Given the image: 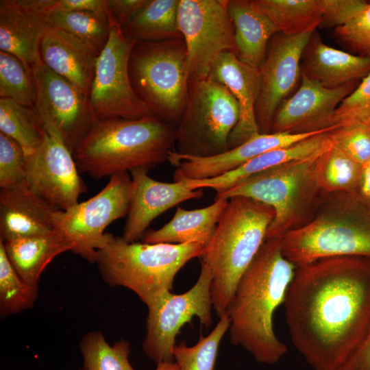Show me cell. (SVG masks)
Masks as SVG:
<instances>
[{
  "mask_svg": "<svg viewBox=\"0 0 370 370\" xmlns=\"http://www.w3.org/2000/svg\"><path fill=\"white\" fill-rule=\"evenodd\" d=\"M295 347L314 370H338L370 325V257L296 267L284 301Z\"/></svg>",
  "mask_w": 370,
  "mask_h": 370,
  "instance_id": "cell-1",
  "label": "cell"
},
{
  "mask_svg": "<svg viewBox=\"0 0 370 370\" xmlns=\"http://www.w3.org/2000/svg\"><path fill=\"white\" fill-rule=\"evenodd\" d=\"M295 269L282 253L280 238H266L237 284L227 310L230 340L258 362L276 363L287 352L274 332L273 315Z\"/></svg>",
  "mask_w": 370,
  "mask_h": 370,
  "instance_id": "cell-2",
  "label": "cell"
},
{
  "mask_svg": "<svg viewBox=\"0 0 370 370\" xmlns=\"http://www.w3.org/2000/svg\"><path fill=\"white\" fill-rule=\"evenodd\" d=\"M176 127L154 114L139 119L98 120L73 156L79 173L99 180L167 160Z\"/></svg>",
  "mask_w": 370,
  "mask_h": 370,
  "instance_id": "cell-3",
  "label": "cell"
},
{
  "mask_svg": "<svg viewBox=\"0 0 370 370\" xmlns=\"http://www.w3.org/2000/svg\"><path fill=\"white\" fill-rule=\"evenodd\" d=\"M273 209L244 197L228 199L214 232L199 258L212 275V307L221 317L237 284L266 239Z\"/></svg>",
  "mask_w": 370,
  "mask_h": 370,
  "instance_id": "cell-4",
  "label": "cell"
},
{
  "mask_svg": "<svg viewBox=\"0 0 370 370\" xmlns=\"http://www.w3.org/2000/svg\"><path fill=\"white\" fill-rule=\"evenodd\" d=\"M280 242L296 267L332 257H370V204L359 192L325 194L310 221Z\"/></svg>",
  "mask_w": 370,
  "mask_h": 370,
  "instance_id": "cell-5",
  "label": "cell"
},
{
  "mask_svg": "<svg viewBox=\"0 0 370 370\" xmlns=\"http://www.w3.org/2000/svg\"><path fill=\"white\" fill-rule=\"evenodd\" d=\"M206 245L202 242L128 243L108 233L106 245L97 251L96 263L108 284L132 291L149 306L172 290L179 271L199 258Z\"/></svg>",
  "mask_w": 370,
  "mask_h": 370,
  "instance_id": "cell-6",
  "label": "cell"
},
{
  "mask_svg": "<svg viewBox=\"0 0 370 370\" xmlns=\"http://www.w3.org/2000/svg\"><path fill=\"white\" fill-rule=\"evenodd\" d=\"M330 143L310 156L258 173L214 199L244 197L271 207L275 216L266 238H281L310 221L325 195L318 183L317 164Z\"/></svg>",
  "mask_w": 370,
  "mask_h": 370,
  "instance_id": "cell-7",
  "label": "cell"
},
{
  "mask_svg": "<svg viewBox=\"0 0 370 370\" xmlns=\"http://www.w3.org/2000/svg\"><path fill=\"white\" fill-rule=\"evenodd\" d=\"M129 73L135 92L152 114L176 127L190 82L184 39L136 42L130 58Z\"/></svg>",
  "mask_w": 370,
  "mask_h": 370,
  "instance_id": "cell-8",
  "label": "cell"
},
{
  "mask_svg": "<svg viewBox=\"0 0 370 370\" xmlns=\"http://www.w3.org/2000/svg\"><path fill=\"white\" fill-rule=\"evenodd\" d=\"M239 116L238 104L225 86L209 77L190 80L174 151L201 158L226 152Z\"/></svg>",
  "mask_w": 370,
  "mask_h": 370,
  "instance_id": "cell-9",
  "label": "cell"
},
{
  "mask_svg": "<svg viewBox=\"0 0 370 370\" xmlns=\"http://www.w3.org/2000/svg\"><path fill=\"white\" fill-rule=\"evenodd\" d=\"M132 193L130 173H117L90 199L66 210H59L54 217L55 228L71 242V251L89 262H96L97 251L107 241L105 229L127 215Z\"/></svg>",
  "mask_w": 370,
  "mask_h": 370,
  "instance_id": "cell-10",
  "label": "cell"
},
{
  "mask_svg": "<svg viewBox=\"0 0 370 370\" xmlns=\"http://www.w3.org/2000/svg\"><path fill=\"white\" fill-rule=\"evenodd\" d=\"M136 42L122 28L111 23L107 44L99 55L89 94L98 120L112 118L139 119L153 114L135 92L129 73V61Z\"/></svg>",
  "mask_w": 370,
  "mask_h": 370,
  "instance_id": "cell-11",
  "label": "cell"
},
{
  "mask_svg": "<svg viewBox=\"0 0 370 370\" xmlns=\"http://www.w3.org/2000/svg\"><path fill=\"white\" fill-rule=\"evenodd\" d=\"M201 263L197 282L186 292H167L147 306L146 334L143 342L145 354L156 364L174 361L173 349L182 326L199 318L206 328L212 323L211 297L212 275L209 267Z\"/></svg>",
  "mask_w": 370,
  "mask_h": 370,
  "instance_id": "cell-12",
  "label": "cell"
},
{
  "mask_svg": "<svg viewBox=\"0 0 370 370\" xmlns=\"http://www.w3.org/2000/svg\"><path fill=\"white\" fill-rule=\"evenodd\" d=\"M35 110L45 130L59 138L73 153L98 121L89 97L42 62L32 70Z\"/></svg>",
  "mask_w": 370,
  "mask_h": 370,
  "instance_id": "cell-13",
  "label": "cell"
},
{
  "mask_svg": "<svg viewBox=\"0 0 370 370\" xmlns=\"http://www.w3.org/2000/svg\"><path fill=\"white\" fill-rule=\"evenodd\" d=\"M227 0H180L177 21L185 42L190 80L207 78L223 52L236 56Z\"/></svg>",
  "mask_w": 370,
  "mask_h": 370,
  "instance_id": "cell-14",
  "label": "cell"
},
{
  "mask_svg": "<svg viewBox=\"0 0 370 370\" xmlns=\"http://www.w3.org/2000/svg\"><path fill=\"white\" fill-rule=\"evenodd\" d=\"M313 32L295 36L278 32L270 40L259 67L261 88L255 107L259 133H271L278 109L301 79L303 52Z\"/></svg>",
  "mask_w": 370,
  "mask_h": 370,
  "instance_id": "cell-15",
  "label": "cell"
},
{
  "mask_svg": "<svg viewBox=\"0 0 370 370\" xmlns=\"http://www.w3.org/2000/svg\"><path fill=\"white\" fill-rule=\"evenodd\" d=\"M27 160L25 184L53 206L66 210L86 191L73 153L54 134L45 130L40 149Z\"/></svg>",
  "mask_w": 370,
  "mask_h": 370,
  "instance_id": "cell-16",
  "label": "cell"
},
{
  "mask_svg": "<svg viewBox=\"0 0 370 370\" xmlns=\"http://www.w3.org/2000/svg\"><path fill=\"white\" fill-rule=\"evenodd\" d=\"M356 86L357 81L327 88L301 75L299 88L278 109L271 133L301 134L334 130L337 108Z\"/></svg>",
  "mask_w": 370,
  "mask_h": 370,
  "instance_id": "cell-17",
  "label": "cell"
},
{
  "mask_svg": "<svg viewBox=\"0 0 370 370\" xmlns=\"http://www.w3.org/2000/svg\"><path fill=\"white\" fill-rule=\"evenodd\" d=\"M318 134L320 133H258L219 155L201 158L180 154L173 150L169 152L167 160L176 167L173 173L174 182L208 179L233 170L264 153L290 146Z\"/></svg>",
  "mask_w": 370,
  "mask_h": 370,
  "instance_id": "cell-18",
  "label": "cell"
},
{
  "mask_svg": "<svg viewBox=\"0 0 370 370\" xmlns=\"http://www.w3.org/2000/svg\"><path fill=\"white\" fill-rule=\"evenodd\" d=\"M145 168H137L130 173L133 193L123 239L136 242L142 237L150 223L160 214L177 204L203 196V189L188 188L183 182H162L148 175Z\"/></svg>",
  "mask_w": 370,
  "mask_h": 370,
  "instance_id": "cell-19",
  "label": "cell"
},
{
  "mask_svg": "<svg viewBox=\"0 0 370 370\" xmlns=\"http://www.w3.org/2000/svg\"><path fill=\"white\" fill-rule=\"evenodd\" d=\"M208 77L225 86L239 106V119L228 140L230 149L258 134L255 107L261 88L259 69L243 63L234 53L225 51L214 62Z\"/></svg>",
  "mask_w": 370,
  "mask_h": 370,
  "instance_id": "cell-20",
  "label": "cell"
},
{
  "mask_svg": "<svg viewBox=\"0 0 370 370\" xmlns=\"http://www.w3.org/2000/svg\"><path fill=\"white\" fill-rule=\"evenodd\" d=\"M60 209L32 192L25 184L0 190V241L41 235L56 230Z\"/></svg>",
  "mask_w": 370,
  "mask_h": 370,
  "instance_id": "cell-21",
  "label": "cell"
},
{
  "mask_svg": "<svg viewBox=\"0 0 370 370\" xmlns=\"http://www.w3.org/2000/svg\"><path fill=\"white\" fill-rule=\"evenodd\" d=\"M42 62L89 97L99 53L71 34L49 26L40 47Z\"/></svg>",
  "mask_w": 370,
  "mask_h": 370,
  "instance_id": "cell-22",
  "label": "cell"
},
{
  "mask_svg": "<svg viewBox=\"0 0 370 370\" xmlns=\"http://www.w3.org/2000/svg\"><path fill=\"white\" fill-rule=\"evenodd\" d=\"M301 75L327 88L363 79L370 73V57L356 56L327 45L314 30L303 52Z\"/></svg>",
  "mask_w": 370,
  "mask_h": 370,
  "instance_id": "cell-23",
  "label": "cell"
},
{
  "mask_svg": "<svg viewBox=\"0 0 370 370\" xmlns=\"http://www.w3.org/2000/svg\"><path fill=\"white\" fill-rule=\"evenodd\" d=\"M330 143L329 132L310 136L288 147L264 153L217 177L203 180H184L190 189L210 188L221 194L241 182L282 164L310 156Z\"/></svg>",
  "mask_w": 370,
  "mask_h": 370,
  "instance_id": "cell-24",
  "label": "cell"
},
{
  "mask_svg": "<svg viewBox=\"0 0 370 370\" xmlns=\"http://www.w3.org/2000/svg\"><path fill=\"white\" fill-rule=\"evenodd\" d=\"M49 25L19 7L15 0L0 1V51L18 58L32 71L42 62L40 47Z\"/></svg>",
  "mask_w": 370,
  "mask_h": 370,
  "instance_id": "cell-25",
  "label": "cell"
},
{
  "mask_svg": "<svg viewBox=\"0 0 370 370\" xmlns=\"http://www.w3.org/2000/svg\"><path fill=\"white\" fill-rule=\"evenodd\" d=\"M227 6L234 26L237 58L259 69L270 40L279 32L278 28L255 0H228Z\"/></svg>",
  "mask_w": 370,
  "mask_h": 370,
  "instance_id": "cell-26",
  "label": "cell"
},
{
  "mask_svg": "<svg viewBox=\"0 0 370 370\" xmlns=\"http://www.w3.org/2000/svg\"><path fill=\"white\" fill-rule=\"evenodd\" d=\"M3 244L18 274L33 286H38L42 273L54 258L73 249L71 242L57 230L41 235L10 240Z\"/></svg>",
  "mask_w": 370,
  "mask_h": 370,
  "instance_id": "cell-27",
  "label": "cell"
},
{
  "mask_svg": "<svg viewBox=\"0 0 370 370\" xmlns=\"http://www.w3.org/2000/svg\"><path fill=\"white\" fill-rule=\"evenodd\" d=\"M228 199H218L211 205L195 210L177 207L175 214L158 230L145 234L143 243L184 244L202 242L208 244Z\"/></svg>",
  "mask_w": 370,
  "mask_h": 370,
  "instance_id": "cell-28",
  "label": "cell"
},
{
  "mask_svg": "<svg viewBox=\"0 0 370 370\" xmlns=\"http://www.w3.org/2000/svg\"><path fill=\"white\" fill-rule=\"evenodd\" d=\"M180 0H148L122 27L136 42L183 39L177 21Z\"/></svg>",
  "mask_w": 370,
  "mask_h": 370,
  "instance_id": "cell-29",
  "label": "cell"
},
{
  "mask_svg": "<svg viewBox=\"0 0 370 370\" xmlns=\"http://www.w3.org/2000/svg\"><path fill=\"white\" fill-rule=\"evenodd\" d=\"M278 32L287 36L313 32L319 26L320 0H255Z\"/></svg>",
  "mask_w": 370,
  "mask_h": 370,
  "instance_id": "cell-30",
  "label": "cell"
},
{
  "mask_svg": "<svg viewBox=\"0 0 370 370\" xmlns=\"http://www.w3.org/2000/svg\"><path fill=\"white\" fill-rule=\"evenodd\" d=\"M362 165L331 140L317 164L319 187L324 194L359 192Z\"/></svg>",
  "mask_w": 370,
  "mask_h": 370,
  "instance_id": "cell-31",
  "label": "cell"
},
{
  "mask_svg": "<svg viewBox=\"0 0 370 370\" xmlns=\"http://www.w3.org/2000/svg\"><path fill=\"white\" fill-rule=\"evenodd\" d=\"M45 130L34 108L0 98V132L16 141L27 159L40 149Z\"/></svg>",
  "mask_w": 370,
  "mask_h": 370,
  "instance_id": "cell-32",
  "label": "cell"
},
{
  "mask_svg": "<svg viewBox=\"0 0 370 370\" xmlns=\"http://www.w3.org/2000/svg\"><path fill=\"white\" fill-rule=\"evenodd\" d=\"M44 20L49 26L78 38L99 53L110 36L111 24L107 13L53 10L44 17Z\"/></svg>",
  "mask_w": 370,
  "mask_h": 370,
  "instance_id": "cell-33",
  "label": "cell"
},
{
  "mask_svg": "<svg viewBox=\"0 0 370 370\" xmlns=\"http://www.w3.org/2000/svg\"><path fill=\"white\" fill-rule=\"evenodd\" d=\"M79 349L86 370H136L129 360L130 343L124 339L110 345L101 332L92 331L82 337Z\"/></svg>",
  "mask_w": 370,
  "mask_h": 370,
  "instance_id": "cell-34",
  "label": "cell"
},
{
  "mask_svg": "<svg viewBox=\"0 0 370 370\" xmlns=\"http://www.w3.org/2000/svg\"><path fill=\"white\" fill-rule=\"evenodd\" d=\"M230 325V320L226 312L207 336L200 334L195 345L188 347L184 341L175 345L173 356L180 370H214L219 344Z\"/></svg>",
  "mask_w": 370,
  "mask_h": 370,
  "instance_id": "cell-35",
  "label": "cell"
},
{
  "mask_svg": "<svg viewBox=\"0 0 370 370\" xmlns=\"http://www.w3.org/2000/svg\"><path fill=\"white\" fill-rule=\"evenodd\" d=\"M38 286H33L18 274L0 241V313L1 317L32 308L38 297Z\"/></svg>",
  "mask_w": 370,
  "mask_h": 370,
  "instance_id": "cell-36",
  "label": "cell"
},
{
  "mask_svg": "<svg viewBox=\"0 0 370 370\" xmlns=\"http://www.w3.org/2000/svg\"><path fill=\"white\" fill-rule=\"evenodd\" d=\"M0 98L34 108L35 86L32 72L11 53L0 51Z\"/></svg>",
  "mask_w": 370,
  "mask_h": 370,
  "instance_id": "cell-37",
  "label": "cell"
},
{
  "mask_svg": "<svg viewBox=\"0 0 370 370\" xmlns=\"http://www.w3.org/2000/svg\"><path fill=\"white\" fill-rule=\"evenodd\" d=\"M354 125L370 126V73L341 101L335 112L334 129Z\"/></svg>",
  "mask_w": 370,
  "mask_h": 370,
  "instance_id": "cell-38",
  "label": "cell"
},
{
  "mask_svg": "<svg viewBox=\"0 0 370 370\" xmlns=\"http://www.w3.org/2000/svg\"><path fill=\"white\" fill-rule=\"evenodd\" d=\"M27 160L21 145L0 132V188L11 189L25 184Z\"/></svg>",
  "mask_w": 370,
  "mask_h": 370,
  "instance_id": "cell-39",
  "label": "cell"
},
{
  "mask_svg": "<svg viewBox=\"0 0 370 370\" xmlns=\"http://www.w3.org/2000/svg\"><path fill=\"white\" fill-rule=\"evenodd\" d=\"M331 142L363 165L370 160V126L354 125L329 132Z\"/></svg>",
  "mask_w": 370,
  "mask_h": 370,
  "instance_id": "cell-40",
  "label": "cell"
},
{
  "mask_svg": "<svg viewBox=\"0 0 370 370\" xmlns=\"http://www.w3.org/2000/svg\"><path fill=\"white\" fill-rule=\"evenodd\" d=\"M337 40L360 56L370 57V3L345 25L334 29Z\"/></svg>",
  "mask_w": 370,
  "mask_h": 370,
  "instance_id": "cell-41",
  "label": "cell"
},
{
  "mask_svg": "<svg viewBox=\"0 0 370 370\" xmlns=\"http://www.w3.org/2000/svg\"><path fill=\"white\" fill-rule=\"evenodd\" d=\"M322 10L321 28L334 29L347 23L367 3L362 0H320Z\"/></svg>",
  "mask_w": 370,
  "mask_h": 370,
  "instance_id": "cell-42",
  "label": "cell"
},
{
  "mask_svg": "<svg viewBox=\"0 0 370 370\" xmlns=\"http://www.w3.org/2000/svg\"><path fill=\"white\" fill-rule=\"evenodd\" d=\"M148 0H106L110 24L123 27L147 3Z\"/></svg>",
  "mask_w": 370,
  "mask_h": 370,
  "instance_id": "cell-43",
  "label": "cell"
},
{
  "mask_svg": "<svg viewBox=\"0 0 370 370\" xmlns=\"http://www.w3.org/2000/svg\"><path fill=\"white\" fill-rule=\"evenodd\" d=\"M338 370H370V325L358 347Z\"/></svg>",
  "mask_w": 370,
  "mask_h": 370,
  "instance_id": "cell-44",
  "label": "cell"
},
{
  "mask_svg": "<svg viewBox=\"0 0 370 370\" xmlns=\"http://www.w3.org/2000/svg\"><path fill=\"white\" fill-rule=\"evenodd\" d=\"M53 10L107 13L106 0H56Z\"/></svg>",
  "mask_w": 370,
  "mask_h": 370,
  "instance_id": "cell-45",
  "label": "cell"
},
{
  "mask_svg": "<svg viewBox=\"0 0 370 370\" xmlns=\"http://www.w3.org/2000/svg\"><path fill=\"white\" fill-rule=\"evenodd\" d=\"M17 5L28 13L44 19L53 11L56 0H15Z\"/></svg>",
  "mask_w": 370,
  "mask_h": 370,
  "instance_id": "cell-46",
  "label": "cell"
},
{
  "mask_svg": "<svg viewBox=\"0 0 370 370\" xmlns=\"http://www.w3.org/2000/svg\"><path fill=\"white\" fill-rule=\"evenodd\" d=\"M359 193L370 204V160L362 165Z\"/></svg>",
  "mask_w": 370,
  "mask_h": 370,
  "instance_id": "cell-47",
  "label": "cell"
},
{
  "mask_svg": "<svg viewBox=\"0 0 370 370\" xmlns=\"http://www.w3.org/2000/svg\"><path fill=\"white\" fill-rule=\"evenodd\" d=\"M153 370H180V367L175 361H166L156 364Z\"/></svg>",
  "mask_w": 370,
  "mask_h": 370,
  "instance_id": "cell-48",
  "label": "cell"
},
{
  "mask_svg": "<svg viewBox=\"0 0 370 370\" xmlns=\"http://www.w3.org/2000/svg\"><path fill=\"white\" fill-rule=\"evenodd\" d=\"M79 370H86V369L84 368H82V369H80Z\"/></svg>",
  "mask_w": 370,
  "mask_h": 370,
  "instance_id": "cell-49",
  "label": "cell"
}]
</instances>
